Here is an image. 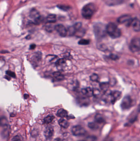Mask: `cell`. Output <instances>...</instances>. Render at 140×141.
Segmentation results:
<instances>
[{
    "mask_svg": "<svg viewBox=\"0 0 140 141\" xmlns=\"http://www.w3.org/2000/svg\"><path fill=\"white\" fill-rule=\"evenodd\" d=\"M77 102L79 105L82 106H86L89 103L88 100L85 97L79 98L77 99Z\"/></svg>",
    "mask_w": 140,
    "mask_h": 141,
    "instance_id": "16",
    "label": "cell"
},
{
    "mask_svg": "<svg viewBox=\"0 0 140 141\" xmlns=\"http://www.w3.org/2000/svg\"><path fill=\"white\" fill-rule=\"evenodd\" d=\"M107 34L113 38H117L120 36L121 32L115 24L109 23L106 26Z\"/></svg>",
    "mask_w": 140,
    "mask_h": 141,
    "instance_id": "1",
    "label": "cell"
},
{
    "mask_svg": "<svg viewBox=\"0 0 140 141\" xmlns=\"http://www.w3.org/2000/svg\"><path fill=\"white\" fill-rule=\"evenodd\" d=\"M8 132L9 130L8 126L3 127V130L1 132L2 136L3 138H6L8 135Z\"/></svg>",
    "mask_w": 140,
    "mask_h": 141,
    "instance_id": "28",
    "label": "cell"
},
{
    "mask_svg": "<svg viewBox=\"0 0 140 141\" xmlns=\"http://www.w3.org/2000/svg\"><path fill=\"white\" fill-rule=\"evenodd\" d=\"M55 29L56 30L60 36L64 37L68 34V30L65 27V26L61 24H59L55 26Z\"/></svg>",
    "mask_w": 140,
    "mask_h": 141,
    "instance_id": "7",
    "label": "cell"
},
{
    "mask_svg": "<svg viewBox=\"0 0 140 141\" xmlns=\"http://www.w3.org/2000/svg\"><path fill=\"white\" fill-rule=\"evenodd\" d=\"M94 31L96 38H100L105 35L106 28L104 27L101 24H97L94 26Z\"/></svg>",
    "mask_w": 140,
    "mask_h": 141,
    "instance_id": "3",
    "label": "cell"
},
{
    "mask_svg": "<svg viewBox=\"0 0 140 141\" xmlns=\"http://www.w3.org/2000/svg\"><path fill=\"white\" fill-rule=\"evenodd\" d=\"M30 17L34 19L35 21L41 17L39 12L36 10L32 9L31 10L30 13Z\"/></svg>",
    "mask_w": 140,
    "mask_h": 141,
    "instance_id": "15",
    "label": "cell"
},
{
    "mask_svg": "<svg viewBox=\"0 0 140 141\" xmlns=\"http://www.w3.org/2000/svg\"><path fill=\"white\" fill-rule=\"evenodd\" d=\"M81 93L87 97H91L93 96V89L90 88H86L81 90Z\"/></svg>",
    "mask_w": 140,
    "mask_h": 141,
    "instance_id": "13",
    "label": "cell"
},
{
    "mask_svg": "<svg viewBox=\"0 0 140 141\" xmlns=\"http://www.w3.org/2000/svg\"><path fill=\"white\" fill-rule=\"evenodd\" d=\"M129 48L130 50L133 52L140 50V38H133L130 43Z\"/></svg>",
    "mask_w": 140,
    "mask_h": 141,
    "instance_id": "4",
    "label": "cell"
},
{
    "mask_svg": "<svg viewBox=\"0 0 140 141\" xmlns=\"http://www.w3.org/2000/svg\"><path fill=\"white\" fill-rule=\"evenodd\" d=\"M133 105V101L131 97L127 96L124 97L121 103V107L123 110L128 109L130 108Z\"/></svg>",
    "mask_w": 140,
    "mask_h": 141,
    "instance_id": "6",
    "label": "cell"
},
{
    "mask_svg": "<svg viewBox=\"0 0 140 141\" xmlns=\"http://www.w3.org/2000/svg\"><path fill=\"white\" fill-rule=\"evenodd\" d=\"M6 74L10 77L12 78H15L16 77V75L14 72H12L11 70H7L6 72Z\"/></svg>",
    "mask_w": 140,
    "mask_h": 141,
    "instance_id": "33",
    "label": "cell"
},
{
    "mask_svg": "<svg viewBox=\"0 0 140 141\" xmlns=\"http://www.w3.org/2000/svg\"><path fill=\"white\" fill-rule=\"evenodd\" d=\"M59 8H60V9L64 10V11H67L69 9V7L65 6V5H59Z\"/></svg>",
    "mask_w": 140,
    "mask_h": 141,
    "instance_id": "35",
    "label": "cell"
},
{
    "mask_svg": "<svg viewBox=\"0 0 140 141\" xmlns=\"http://www.w3.org/2000/svg\"><path fill=\"white\" fill-rule=\"evenodd\" d=\"M132 20L131 16L128 15L122 16L118 18V22L120 24H126L127 26H130L131 21Z\"/></svg>",
    "mask_w": 140,
    "mask_h": 141,
    "instance_id": "8",
    "label": "cell"
},
{
    "mask_svg": "<svg viewBox=\"0 0 140 141\" xmlns=\"http://www.w3.org/2000/svg\"><path fill=\"white\" fill-rule=\"evenodd\" d=\"M29 96L28 94H24V98L25 99H27L29 98Z\"/></svg>",
    "mask_w": 140,
    "mask_h": 141,
    "instance_id": "38",
    "label": "cell"
},
{
    "mask_svg": "<svg viewBox=\"0 0 140 141\" xmlns=\"http://www.w3.org/2000/svg\"><path fill=\"white\" fill-rule=\"evenodd\" d=\"M85 33V31L84 30H81L80 29L77 32L75 35H76V36L78 37H81L83 36V35H84Z\"/></svg>",
    "mask_w": 140,
    "mask_h": 141,
    "instance_id": "30",
    "label": "cell"
},
{
    "mask_svg": "<svg viewBox=\"0 0 140 141\" xmlns=\"http://www.w3.org/2000/svg\"><path fill=\"white\" fill-rule=\"evenodd\" d=\"M123 0H108L107 3L109 5H116L122 3Z\"/></svg>",
    "mask_w": 140,
    "mask_h": 141,
    "instance_id": "21",
    "label": "cell"
},
{
    "mask_svg": "<svg viewBox=\"0 0 140 141\" xmlns=\"http://www.w3.org/2000/svg\"><path fill=\"white\" fill-rule=\"evenodd\" d=\"M71 132L74 136H81L86 135L87 131L83 127L80 125H77L72 127L71 129Z\"/></svg>",
    "mask_w": 140,
    "mask_h": 141,
    "instance_id": "5",
    "label": "cell"
},
{
    "mask_svg": "<svg viewBox=\"0 0 140 141\" xmlns=\"http://www.w3.org/2000/svg\"><path fill=\"white\" fill-rule=\"evenodd\" d=\"M121 93L118 91L110 92L109 98L112 103H114L120 97Z\"/></svg>",
    "mask_w": 140,
    "mask_h": 141,
    "instance_id": "9",
    "label": "cell"
},
{
    "mask_svg": "<svg viewBox=\"0 0 140 141\" xmlns=\"http://www.w3.org/2000/svg\"><path fill=\"white\" fill-rule=\"evenodd\" d=\"M100 88L101 90L104 91H107L109 87V83L107 82H102L100 83Z\"/></svg>",
    "mask_w": 140,
    "mask_h": 141,
    "instance_id": "27",
    "label": "cell"
},
{
    "mask_svg": "<svg viewBox=\"0 0 140 141\" xmlns=\"http://www.w3.org/2000/svg\"><path fill=\"white\" fill-rule=\"evenodd\" d=\"M52 75L53 80L55 81H61L65 78L64 76L59 71L53 72Z\"/></svg>",
    "mask_w": 140,
    "mask_h": 141,
    "instance_id": "14",
    "label": "cell"
},
{
    "mask_svg": "<svg viewBox=\"0 0 140 141\" xmlns=\"http://www.w3.org/2000/svg\"><path fill=\"white\" fill-rule=\"evenodd\" d=\"M54 118V117L52 115H48L44 119V123L45 124H48L51 123Z\"/></svg>",
    "mask_w": 140,
    "mask_h": 141,
    "instance_id": "25",
    "label": "cell"
},
{
    "mask_svg": "<svg viewBox=\"0 0 140 141\" xmlns=\"http://www.w3.org/2000/svg\"><path fill=\"white\" fill-rule=\"evenodd\" d=\"M86 141L85 140H80V141Z\"/></svg>",
    "mask_w": 140,
    "mask_h": 141,
    "instance_id": "39",
    "label": "cell"
},
{
    "mask_svg": "<svg viewBox=\"0 0 140 141\" xmlns=\"http://www.w3.org/2000/svg\"><path fill=\"white\" fill-rule=\"evenodd\" d=\"M88 127L90 129L93 130H96L99 128V126L98 123L96 122H90L88 124Z\"/></svg>",
    "mask_w": 140,
    "mask_h": 141,
    "instance_id": "24",
    "label": "cell"
},
{
    "mask_svg": "<svg viewBox=\"0 0 140 141\" xmlns=\"http://www.w3.org/2000/svg\"><path fill=\"white\" fill-rule=\"evenodd\" d=\"M59 123L61 127L64 128H67L69 127V123L63 118H61L59 120Z\"/></svg>",
    "mask_w": 140,
    "mask_h": 141,
    "instance_id": "19",
    "label": "cell"
},
{
    "mask_svg": "<svg viewBox=\"0 0 140 141\" xmlns=\"http://www.w3.org/2000/svg\"><path fill=\"white\" fill-rule=\"evenodd\" d=\"M36 45L35 44H32L30 45V50H34V49L36 47Z\"/></svg>",
    "mask_w": 140,
    "mask_h": 141,
    "instance_id": "36",
    "label": "cell"
},
{
    "mask_svg": "<svg viewBox=\"0 0 140 141\" xmlns=\"http://www.w3.org/2000/svg\"><path fill=\"white\" fill-rule=\"evenodd\" d=\"M98 78L99 77L98 75L96 74H95V73L92 75L90 77V79L91 80V81H94V82L97 81L98 80Z\"/></svg>",
    "mask_w": 140,
    "mask_h": 141,
    "instance_id": "31",
    "label": "cell"
},
{
    "mask_svg": "<svg viewBox=\"0 0 140 141\" xmlns=\"http://www.w3.org/2000/svg\"><path fill=\"white\" fill-rule=\"evenodd\" d=\"M97 137L95 136H90L86 137V141H96L97 140Z\"/></svg>",
    "mask_w": 140,
    "mask_h": 141,
    "instance_id": "32",
    "label": "cell"
},
{
    "mask_svg": "<svg viewBox=\"0 0 140 141\" xmlns=\"http://www.w3.org/2000/svg\"><path fill=\"white\" fill-rule=\"evenodd\" d=\"M95 122L98 124H101L105 122V119H104V117L99 114H97L95 116Z\"/></svg>",
    "mask_w": 140,
    "mask_h": 141,
    "instance_id": "18",
    "label": "cell"
},
{
    "mask_svg": "<svg viewBox=\"0 0 140 141\" xmlns=\"http://www.w3.org/2000/svg\"><path fill=\"white\" fill-rule=\"evenodd\" d=\"M42 54L40 52H37L33 54L31 58V61L34 64H38L42 59Z\"/></svg>",
    "mask_w": 140,
    "mask_h": 141,
    "instance_id": "11",
    "label": "cell"
},
{
    "mask_svg": "<svg viewBox=\"0 0 140 141\" xmlns=\"http://www.w3.org/2000/svg\"><path fill=\"white\" fill-rule=\"evenodd\" d=\"M90 43V41L87 39H81L78 42V44L80 45H87Z\"/></svg>",
    "mask_w": 140,
    "mask_h": 141,
    "instance_id": "29",
    "label": "cell"
},
{
    "mask_svg": "<svg viewBox=\"0 0 140 141\" xmlns=\"http://www.w3.org/2000/svg\"><path fill=\"white\" fill-rule=\"evenodd\" d=\"M56 21V17L54 14H51L47 17L46 18V22L48 23H54Z\"/></svg>",
    "mask_w": 140,
    "mask_h": 141,
    "instance_id": "20",
    "label": "cell"
},
{
    "mask_svg": "<svg viewBox=\"0 0 140 141\" xmlns=\"http://www.w3.org/2000/svg\"><path fill=\"white\" fill-rule=\"evenodd\" d=\"M68 113L66 110L63 108H60L59 109L57 112V116L59 117L64 118L68 116Z\"/></svg>",
    "mask_w": 140,
    "mask_h": 141,
    "instance_id": "17",
    "label": "cell"
},
{
    "mask_svg": "<svg viewBox=\"0 0 140 141\" xmlns=\"http://www.w3.org/2000/svg\"><path fill=\"white\" fill-rule=\"evenodd\" d=\"M130 26L132 28L134 31L139 32L140 31V20L138 19H134L131 21Z\"/></svg>",
    "mask_w": 140,
    "mask_h": 141,
    "instance_id": "10",
    "label": "cell"
},
{
    "mask_svg": "<svg viewBox=\"0 0 140 141\" xmlns=\"http://www.w3.org/2000/svg\"><path fill=\"white\" fill-rule=\"evenodd\" d=\"M12 141H23L22 137L19 135L14 136L12 139Z\"/></svg>",
    "mask_w": 140,
    "mask_h": 141,
    "instance_id": "34",
    "label": "cell"
},
{
    "mask_svg": "<svg viewBox=\"0 0 140 141\" xmlns=\"http://www.w3.org/2000/svg\"><path fill=\"white\" fill-rule=\"evenodd\" d=\"M68 34H69V35L70 36H73L75 35L77 33V30L75 28H74V26H70L68 28Z\"/></svg>",
    "mask_w": 140,
    "mask_h": 141,
    "instance_id": "22",
    "label": "cell"
},
{
    "mask_svg": "<svg viewBox=\"0 0 140 141\" xmlns=\"http://www.w3.org/2000/svg\"><path fill=\"white\" fill-rule=\"evenodd\" d=\"M110 58H111L112 59H113V60H115L116 59H117V56H116L115 55H111L110 56Z\"/></svg>",
    "mask_w": 140,
    "mask_h": 141,
    "instance_id": "37",
    "label": "cell"
},
{
    "mask_svg": "<svg viewBox=\"0 0 140 141\" xmlns=\"http://www.w3.org/2000/svg\"><path fill=\"white\" fill-rule=\"evenodd\" d=\"M96 8L95 5L90 3L85 5L82 9L81 14L84 18L90 19L92 17L95 12Z\"/></svg>",
    "mask_w": 140,
    "mask_h": 141,
    "instance_id": "2",
    "label": "cell"
},
{
    "mask_svg": "<svg viewBox=\"0 0 140 141\" xmlns=\"http://www.w3.org/2000/svg\"><path fill=\"white\" fill-rule=\"evenodd\" d=\"M66 63V59L65 58H61L59 59L56 61V65L57 67H60L65 64Z\"/></svg>",
    "mask_w": 140,
    "mask_h": 141,
    "instance_id": "26",
    "label": "cell"
},
{
    "mask_svg": "<svg viewBox=\"0 0 140 141\" xmlns=\"http://www.w3.org/2000/svg\"><path fill=\"white\" fill-rule=\"evenodd\" d=\"M0 124L1 127H4L8 126V120L5 117L3 116L1 118L0 120Z\"/></svg>",
    "mask_w": 140,
    "mask_h": 141,
    "instance_id": "23",
    "label": "cell"
},
{
    "mask_svg": "<svg viewBox=\"0 0 140 141\" xmlns=\"http://www.w3.org/2000/svg\"><path fill=\"white\" fill-rule=\"evenodd\" d=\"M54 133V130L53 127L48 126L46 128L44 131V135L47 139H49L53 137Z\"/></svg>",
    "mask_w": 140,
    "mask_h": 141,
    "instance_id": "12",
    "label": "cell"
}]
</instances>
